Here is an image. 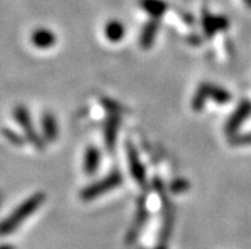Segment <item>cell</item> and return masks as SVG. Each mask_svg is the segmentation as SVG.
<instances>
[{"mask_svg":"<svg viewBox=\"0 0 251 249\" xmlns=\"http://www.w3.org/2000/svg\"><path fill=\"white\" fill-rule=\"evenodd\" d=\"M123 183V176H121L119 172H112V173L108 174L107 177H105L103 180L97 181V182L92 183L91 186L86 187L80 192V197L86 201H89V200H95L97 199L99 196H102L103 193L111 191V189H115L116 187H119Z\"/></svg>","mask_w":251,"mask_h":249,"instance_id":"1","label":"cell"},{"mask_svg":"<svg viewBox=\"0 0 251 249\" xmlns=\"http://www.w3.org/2000/svg\"><path fill=\"white\" fill-rule=\"evenodd\" d=\"M44 200H45V193L42 192L35 193V195L32 196V197H29L28 200H25L22 205L19 206L16 211L13 212L12 216L4 221L1 229H3V230H10V229H13L14 226H17L18 223L25 220L27 216H29L32 212L35 211L38 206H41Z\"/></svg>","mask_w":251,"mask_h":249,"instance_id":"2","label":"cell"},{"mask_svg":"<svg viewBox=\"0 0 251 249\" xmlns=\"http://www.w3.org/2000/svg\"><path fill=\"white\" fill-rule=\"evenodd\" d=\"M14 117H16V120L18 121L19 125L22 126V129L25 130V135L28 136L29 140L37 148H41V140H40L38 135L36 134L35 129L32 127L31 117H29L28 111L25 110V106H18V107H16V110H14Z\"/></svg>","mask_w":251,"mask_h":249,"instance_id":"3","label":"cell"},{"mask_svg":"<svg viewBox=\"0 0 251 249\" xmlns=\"http://www.w3.org/2000/svg\"><path fill=\"white\" fill-rule=\"evenodd\" d=\"M31 42L35 47L41 48V50H48V48L55 46V44H56V36H55V33L51 29L40 27V28H36L35 31L32 32Z\"/></svg>","mask_w":251,"mask_h":249,"instance_id":"4","label":"cell"},{"mask_svg":"<svg viewBox=\"0 0 251 249\" xmlns=\"http://www.w3.org/2000/svg\"><path fill=\"white\" fill-rule=\"evenodd\" d=\"M250 113H251V103L250 102H242L239 107H237V110L235 111V113L229 117V120L228 122H227V126H226L227 133L228 134L235 133L236 130L240 127V125H241V123L248 118Z\"/></svg>","mask_w":251,"mask_h":249,"instance_id":"5","label":"cell"},{"mask_svg":"<svg viewBox=\"0 0 251 249\" xmlns=\"http://www.w3.org/2000/svg\"><path fill=\"white\" fill-rule=\"evenodd\" d=\"M127 160H129V168H130L134 180L137 181L140 186H143L146 183V169H144L143 164L140 163L137 152L130 146L127 148Z\"/></svg>","mask_w":251,"mask_h":249,"instance_id":"6","label":"cell"},{"mask_svg":"<svg viewBox=\"0 0 251 249\" xmlns=\"http://www.w3.org/2000/svg\"><path fill=\"white\" fill-rule=\"evenodd\" d=\"M100 163H101V153L96 146H88L84 153V159H83V168L88 176L93 174L99 169Z\"/></svg>","mask_w":251,"mask_h":249,"instance_id":"7","label":"cell"},{"mask_svg":"<svg viewBox=\"0 0 251 249\" xmlns=\"http://www.w3.org/2000/svg\"><path fill=\"white\" fill-rule=\"evenodd\" d=\"M105 37L112 44H118L125 37V25L119 19H110L105 25Z\"/></svg>","mask_w":251,"mask_h":249,"instance_id":"8","label":"cell"},{"mask_svg":"<svg viewBox=\"0 0 251 249\" xmlns=\"http://www.w3.org/2000/svg\"><path fill=\"white\" fill-rule=\"evenodd\" d=\"M157 31H158V22L157 21H151L150 23H147L144 25L143 31L140 33L139 44L143 48L152 47L154 38L157 36Z\"/></svg>","mask_w":251,"mask_h":249,"instance_id":"9","label":"cell"},{"mask_svg":"<svg viewBox=\"0 0 251 249\" xmlns=\"http://www.w3.org/2000/svg\"><path fill=\"white\" fill-rule=\"evenodd\" d=\"M140 6L153 18H159L167 10L165 0H140Z\"/></svg>","mask_w":251,"mask_h":249,"instance_id":"10","label":"cell"},{"mask_svg":"<svg viewBox=\"0 0 251 249\" xmlns=\"http://www.w3.org/2000/svg\"><path fill=\"white\" fill-rule=\"evenodd\" d=\"M42 131H44L45 139L49 141H54L57 137L59 127H57L56 118L52 113H45L42 116Z\"/></svg>","mask_w":251,"mask_h":249,"instance_id":"11","label":"cell"},{"mask_svg":"<svg viewBox=\"0 0 251 249\" xmlns=\"http://www.w3.org/2000/svg\"><path fill=\"white\" fill-rule=\"evenodd\" d=\"M203 24L205 32L209 33V35H212V33H214V32L218 31V29L226 28L228 23H227V19L225 18V17H216L207 14V16L204 17Z\"/></svg>","mask_w":251,"mask_h":249,"instance_id":"12","label":"cell"},{"mask_svg":"<svg viewBox=\"0 0 251 249\" xmlns=\"http://www.w3.org/2000/svg\"><path fill=\"white\" fill-rule=\"evenodd\" d=\"M208 98H209V95H208V83H201L199 88L197 89V93H195L193 101H191V107L195 111H201L205 106V101Z\"/></svg>","mask_w":251,"mask_h":249,"instance_id":"13","label":"cell"},{"mask_svg":"<svg viewBox=\"0 0 251 249\" xmlns=\"http://www.w3.org/2000/svg\"><path fill=\"white\" fill-rule=\"evenodd\" d=\"M208 95H209V98H213L214 101L220 104L227 103L231 99L228 91L214 84H208Z\"/></svg>","mask_w":251,"mask_h":249,"instance_id":"14","label":"cell"},{"mask_svg":"<svg viewBox=\"0 0 251 249\" xmlns=\"http://www.w3.org/2000/svg\"><path fill=\"white\" fill-rule=\"evenodd\" d=\"M244 1H245V4L249 6V8H251V0H244Z\"/></svg>","mask_w":251,"mask_h":249,"instance_id":"15","label":"cell"}]
</instances>
